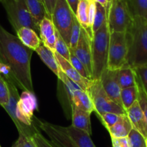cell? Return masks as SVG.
I'll list each match as a JSON object with an SVG mask.
<instances>
[{"label": "cell", "mask_w": 147, "mask_h": 147, "mask_svg": "<svg viewBox=\"0 0 147 147\" xmlns=\"http://www.w3.org/2000/svg\"><path fill=\"white\" fill-rule=\"evenodd\" d=\"M33 51L0 24V61L10 68L19 88L32 93L34 88L30 61Z\"/></svg>", "instance_id": "obj_1"}, {"label": "cell", "mask_w": 147, "mask_h": 147, "mask_svg": "<svg viewBox=\"0 0 147 147\" xmlns=\"http://www.w3.org/2000/svg\"><path fill=\"white\" fill-rule=\"evenodd\" d=\"M128 42L127 66L132 69L147 64V19L134 17L126 32Z\"/></svg>", "instance_id": "obj_2"}, {"label": "cell", "mask_w": 147, "mask_h": 147, "mask_svg": "<svg viewBox=\"0 0 147 147\" xmlns=\"http://www.w3.org/2000/svg\"><path fill=\"white\" fill-rule=\"evenodd\" d=\"M110 32L107 20L93 33L92 39V80H98L107 69Z\"/></svg>", "instance_id": "obj_3"}, {"label": "cell", "mask_w": 147, "mask_h": 147, "mask_svg": "<svg viewBox=\"0 0 147 147\" xmlns=\"http://www.w3.org/2000/svg\"><path fill=\"white\" fill-rule=\"evenodd\" d=\"M1 3L15 32L22 28H30L39 33V28L34 22L25 0H2Z\"/></svg>", "instance_id": "obj_4"}, {"label": "cell", "mask_w": 147, "mask_h": 147, "mask_svg": "<svg viewBox=\"0 0 147 147\" xmlns=\"http://www.w3.org/2000/svg\"><path fill=\"white\" fill-rule=\"evenodd\" d=\"M107 20L110 32H126L134 20L126 0H111L107 9Z\"/></svg>", "instance_id": "obj_5"}, {"label": "cell", "mask_w": 147, "mask_h": 147, "mask_svg": "<svg viewBox=\"0 0 147 147\" xmlns=\"http://www.w3.org/2000/svg\"><path fill=\"white\" fill-rule=\"evenodd\" d=\"M128 42L126 32H110L107 68L119 70L127 66Z\"/></svg>", "instance_id": "obj_6"}, {"label": "cell", "mask_w": 147, "mask_h": 147, "mask_svg": "<svg viewBox=\"0 0 147 147\" xmlns=\"http://www.w3.org/2000/svg\"><path fill=\"white\" fill-rule=\"evenodd\" d=\"M87 92L94 104L97 116L107 113L125 115L126 110L122 106L115 103L103 89L100 80H92Z\"/></svg>", "instance_id": "obj_7"}, {"label": "cell", "mask_w": 147, "mask_h": 147, "mask_svg": "<svg viewBox=\"0 0 147 147\" xmlns=\"http://www.w3.org/2000/svg\"><path fill=\"white\" fill-rule=\"evenodd\" d=\"M74 15L66 0H57L51 15V20L56 31L69 46Z\"/></svg>", "instance_id": "obj_8"}, {"label": "cell", "mask_w": 147, "mask_h": 147, "mask_svg": "<svg viewBox=\"0 0 147 147\" xmlns=\"http://www.w3.org/2000/svg\"><path fill=\"white\" fill-rule=\"evenodd\" d=\"M58 97L67 118H71L72 99L74 92L80 87L71 80L60 69L58 76Z\"/></svg>", "instance_id": "obj_9"}, {"label": "cell", "mask_w": 147, "mask_h": 147, "mask_svg": "<svg viewBox=\"0 0 147 147\" xmlns=\"http://www.w3.org/2000/svg\"><path fill=\"white\" fill-rule=\"evenodd\" d=\"M35 119L38 123V127L49 137L50 141L54 147H78L69 136L61 129L59 125L40 121L35 117Z\"/></svg>", "instance_id": "obj_10"}, {"label": "cell", "mask_w": 147, "mask_h": 147, "mask_svg": "<svg viewBox=\"0 0 147 147\" xmlns=\"http://www.w3.org/2000/svg\"><path fill=\"white\" fill-rule=\"evenodd\" d=\"M100 80L103 89L109 97L115 103L123 107L121 97L122 89L118 82V70H111L107 68L102 72Z\"/></svg>", "instance_id": "obj_11"}, {"label": "cell", "mask_w": 147, "mask_h": 147, "mask_svg": "<svg viewBox=\"0 0 147 147\" xmlns=\"http://www.w3.org/2000/svg\"><path fill=\"white\" fill-rule=\"evenodd\" d=\"M73 51L76 56L82 62L92 77V38L84 28H82L80 40L77 47Z\"/></svg>", "instance_id": "obj_12"}, {"label": "cell", "mask_w": 147, "mask_h": 147, "mask_svg": "<svg viewBox=\"0 0 147 147\" xmlns=\"http://www.w3.org/2000/svg\"><path fill=\"white\" fill-rule=\"evenodd\" d=\"M55 56L59 63V67L61 69L62 71L71 80L77 84L82 90L84 91H87L90 85L92 80H88L82 76L76 70V69L70 63L69 60L64 59L63 56L59 55V53L54 51Z\"/></svg>", "instance_id": "obj_13"}, {"label": "cell", "mask_w": 147, "mask_h": 147, "mask_svg": "<svg viewBox=\"0 0 147 147\" xmlns=\"http://www.w3.org/2000/svg\"><path fill=\"white\" fill-rule=\"evenodd\" d=\"M126 114L132 123L133 128L141 133L146 139L147 121L138 101H136L129 108L127 109Z\"/></svg>", "instance_id": "obj_14"}, {"label": "cell", "mask_w": 147, "mask_h": 147, "mask_svg": "<svg viewBox=\"0 0 147 147\" xmlns=\"http://www.w3.org/2000/svg\"><path fill=\"white\" fill-rule=\"evenodd\" d=\"M39 34L43 45L54 51L56 41V30L51 19L43 18L39 25Z\"/></svg>", "instance_id": "obj_15"}, {"label": "cell", "mask_w": 147, "mask_h": 147, "mask_svg": "<svg viewBox=\"0 0 147 147\" xmlns=\"http://www.w3.org/2000/svg\"><path fill=\"white\" fill-rule=\"evenodd\" d=\"M59 127L78 147H96L91 139L90 135L86 131L75 128L72 125L67 127L59 125Z\"/></svg>", "instance_id": "obj_16"}, {"label": "cell", "mask_w": 147, "mask_h": 147, "mask_svg": "<svg viewBox=\"0 0 147 147\" xmlns=\"http://www.w3.org/2000/svg\"><path fill=\"white\" fill-rule=\"evenodd\" d=\"M90 117H91V113L78 108L74 105H72L71 125L75 128L86 131L91 136L92 127Z\"/></svg>", "instance_id": "obj_17"}, {"label": "cell", "mask_w": 147, "mask_h": 147, "mask_svg": "<svg viewBox=\"0 0 147 147\" xmlns=\"http://www.w3.org/2000/svg\"><path fill=\"white\" fill-rule=\"evenodd\" d=\"M16 33L17 36L19 38L20 41L25 46H27L34 51L42 43L41 39L38 36V33L34 30L30 28H20L17 31Z\"/></svg>", "instance_id": "obj_18"}, {"label": "cell", "mask_w": 147, "mask_h": 147, "mask_svg": "<svg viewBox=\"0 0 147 147\" xmlns=\"http://www.w3.org/2000/svg\"><path fill=\"white\" fill-rule=\"evenodd\" d=\"M39 57L40 58L43 63L53 71L55 75L58 77L59 73V70H60V67H59V63L56 59V56H55L54 51L51 50L49 48L46 47L45 45L43 44V43L40 44L36 50L35 51Z\"/></svg>", "instance_id": "obj_19"}, {"label": "cell", "mask_w": 147, "mask_h": 147, "mask_svg": "<svg viewBox=\"0 0 147 147\" xmlns=\"http://www.w3.org/2000/svg\"><path fill=\"white\" fill-rule=\"evenodd\" d=\"M132 128V123L127 114H125L121 115L118 122L107 131L111 138H123L128 136Z\"/></svg>", "instance_id": "obj_20"}, {"label": "cell", "mask_w": 147, "mask_h": 147, "mask_svg": "<svg viewBox=\"0 0 147 147\" xmlns=\"http://www.w3.org/2000/svg\"><path fill=\"white\" fill-rule=\"evenodd\" d=\"M72 103L75 107L91 113L92 112H95L94 104L89 92L82 90L81 88L77 90L74 93Z\"/></svg>", "instance_id": "obj_21"}, {"label": "cell", "mask_w": 147, "mask_h": 147, "mask_svg": "<svg viewBox=\"0 0 147 147\" xmlns=\"http://www.w3.org/2000/svg\"><path fill=\"white\" fill-rule=\"evenodd\" d=\"M90 0H80L77 6L76 17L82 28H84L92 39L93 38L92 28L89 22V7Z\"/></svg>", "instance_id": "obj_22"}, {"label": "cell", "mask_w": 147, "mask_h": 147, "mask_svg": "<svg viewBox=\"0 0 147 147\" xmlns=\"http://www.w3.org/2000/svg\"><path fill=\"white\" fill-rule=\"evenodd\" d=\"M25 2L34 22L39 28L42 20L48 17L44 5L40 0H25Z\"/></svg>", "instance_id": "obj_23"}, {"label": "cell", "mask_w": 147, "mask_h": 147, "mask_svg": "<svg viewBox=\"0 0 147 147\" xmlns=\"http://www.w3.org/2000/svg\"><path fill=\"white\" fill-rule=\"evenodd\" d=\"M118 82L121 89L136 86V75L134 69L125 66L118 70Z\"/></svg>", "instance_id": "obj_24"}, {"label": "cell", "mask_w": 147, "mask_h": 147, "mask_svg": "<svg viewBox=\"0 0 147 147\" xmlns=\"http://www.w3.org/2000/svg\"><path fill=\"white\" fill-rule=\"evenodd\" d=\"M133 17L147 19V0H126Z\"/></svg>", "instance_id": "obj_25"}, {"label": "cell", "mask_w": 147, "mask_h": 147, "mask_svg": "<svg viewBox=\"0 0 147 147\" xmlns=\"http://www.w3.org/2000/svg\"><path fill=\"white\" fill-rule=\"evenodd\" d=\"M138 88L136 84L134 87L122 89L121 90V101L125 110L129 108L138 100Z\"/></svg>", "instance_id": "obj_26"}, {"label": "cell", "mask_w": 147, "mask_h": 147, "mask_svg": "<svg viewBox=\"0 0 147 147\" xmlns=\"http://www.w3.org/2000/svg\"><path fill=\"white\" fill-rule=\"evenodd\" d=\"M106 20H107V9L100 4L96 2V11L92 25L93 33L100 29V27L104 24Z\"/></svg>", "instance_id": "obj_27"}, {"label": "cell", "mask_w": 147, "mask_h": 147, "mask_svg": "<svg viewBox=\"0 0 147 147\" xmlns=\"http://www.w3.org/2000/svg\"><path fill=\"white\" fill-rule=\"evenodd\" d=\"M82 26L79 22L76 15L74 17L73 25H72L70 37V43H69V49L71 50H74L77 47V43L80 40V35H81Z\"/></svg>", "instance_id": "obj_28"}, {"label": "cell", "mask_w": 147, "mask_h": 147, "mask_svg": "<svg viewBox=\"0 0 147 147\" xmlns=\"http://www.w3.org/2000/svg\"><path fill=\"white\" fill-rule=\"evenodd\" d=\"M136 75V84L137 88H138V100L137 101L138 102L140 107L144 113V115L146 117V119L147 121V94L146 93L144 87H143L142 84L140 81L139 78Z\"/></svg>", "instance_id": "obj_29"}, {"label": "cell", "mask_w": 147, "mask_h": 147, "mask_svg": "<svg viewBox=\"0 0 147 147\" xmlns=\"http://www.w3.org/2000/svg\"><path fill=\"white\" fill-rule=\"evenodd\" d=\"M54 51H56L59 55L63 56L64 59L69 61V59H70V49H69V46L64 41L63 38L61 36L60 34L57 31H56V44H55Z\"/></svg>", "instance_id": "obj_30"}, {"label": "cell", "mask_w": 147, "mask_h": 147, "mask_svg": "<svg viewBox=\"0 0 147 147\" xmlns=\"http://www.w3.org/2000/svg\"><path fill=\"white\" fill-rule=\"evenodd\" d=\"M69 61L71 63L72 66L75 68L76 70H77L82 77H85V78L88 79V80H92L91 75L90 74V73H89V71H87V69H86V67L84 66V65L83 64L82 62L76 56V55L74 53L73 50H71V49H70V59H69Z\"/></svg>", "instance_id": "obj_31"}, {"label": "cell", "mask_w": 147, "mask_h": 147, "mask_svg": "<svg viewBox=\"0 0 147 147\" xmlns=\"http://www.w3.org/2000/svg\"><path fill=\"white\" fill-rule=\"evenodd\" d=\"M131 147H146V138L144 136L133 128L128 136Z\"/></svg>", "instance_id": "obj_32"}, {"label": "cell", "mask_w": 147, "mask_h": 147, "mask_svg": "<svg viewBox=\"0 0 147 147\" xmlns=\"http://www.w3.org/2000/svg\"><path fill=\"white\" fill-rule=\"evenodd\" d=\"M121 116V115H118V114L107 113L102 114V115H99L98 117L101 121L102 123L107 128V130H108L109 128H111L113 125H114L118 122Z\"/></svg>", "instance_id": "obj_33"}, {"label": "cell", "mask_w": 147, "mask_h": 147, "mask_svg": "<svg viewBox=\"0 0 147 147\" xmlns=\"http://www.w3.org/2000/svg\"><path fill=\"white\" fill-rule=\"evenodd\" d=\"M12 147H37V146L32 137L27 136L22 133H19V137Z\"/></svg>", "instance_id": "obj_34"}, {"label": "cell", "mask_w": 147, "mask_h": 147, "mask_svg": "<svg viewBox=\"0 0 147 147\" xmlns=\"http://www.w3.org/2000/svg\"><path fill=\"white\" fill-rule=\"evenodd\" d=\"M0 75L4 78L7 82H12L18 87L16 80L14 77L13 74L11 71L10 68L7 65L5 64L0 61Z\"/></svg>", "instance_id": "obj_35"}, {"label": "cell", "mask_w": 147, "mask_h": 147, "mask_svg": "<svg viewBox=\"0 0 147 147\" xmlns=\"http://www.w3.org/2000/svg\"><path fill=\"white\" fill-rule=\"evenodd\" d=\"M9 89L6 81L0 75V105L3 106L7 103L9 100Z\"/></svg>", "instance_id": "obj_36"}, {"label": "cell", "mask_w": 147, "mask_h": 147, "mask_svg": "<svg viewBox=\"0 0 147 147\" xmlns=\"http://www.w3.org/2000/svg\"><path fill=\"white\" fill-rule=\"evenodd\" d=\"M135 74L139 78L143 87L147 94V64L134 69Z\"/></svg>", "instance_id": "obj_37"}, {"label": "cell", "mask_w": 147, "mask_h": 147, "mask_svg": "<svg viewBox=\"0 0 147 147\" xmlns=\"http://www.w3.org/2000/svg\"><path fill=\"white\" fill-rule=\"evenodd\" d=\"M32 140L36 144L37 147H54L50 140L45 138L39 131H36L32 136Z\"/></svg>", "instance_id": "obj_38"}, {"label": "cell", "mask_w": 147, "mask_h": 147, "mask_svg": "<svg viewBox=\"0 0 147 147\" xmlns=\"http://www.w3.org/2000/svg\"><path fill=\"white\" fill-rule=\"evenodd\" d=\"M113 147H131L128 136L123 138H111Z\"/></svg>", "instance_id": "obj_39"}, {"label": "cell", "mask_w": 147, "mask_h": 147, "mask_svg": "<svg viewBox=\"0 0 147 147\" xmlns=\"http://www.w3.org/2000/svg\"><path fill=\"white\" fill-rule=\"evenodd\" d=\"M56 2H57V0H43V5H44L48 18H49L50 19H51V15L53 14L55 6H56Z\"/></svg>", "instance_id": "obj_40"}, {"label": "cell", "mask_w": 147, "mask_h": 147, "mask_svg": "<svg viewBox=\"0 0 147 147\" xmlns=\"http://www.w3.org/2000/svg\"><path fill=\"white\" fill-rule=\"evenodd\" d=\"M66 1L67 2V3L69 4V7H70L72 12H74V14L76 15L77 6H78V3L79 2H80V0H66Z\"/></svg>", "instance_id": "obj_41"}, {"label": "cell", "mask_w": 147, "mask_h": 147, "mask_svg": "<svg viewBox=\"0 0 147 147\" xmlns=\"http://www.w3.org/2000/svg\"><path fill=\"white\" fill-rule=\"evenodd\" d=\"M94 1H95L96 2H97V3L100 4L101 5H102V6L105 7L107 9V8H108L109 5H110V2H111V0H94Z\"/></svg>", "instance_id": "obj_42"}, {"label": "cell", "mask_w": 147, "mask_h": 147, "mask_svg": "<svg viewBox=\"0 0 147 147\" xmlns=\"http://www.w3.org/2000/svg\"><path fill=\"white\" fill-rule=\"evenodd\" d=\"M40 2H42V3H43V0H40Z\"/></svg>", "instance_id": "obj_43"}, {"label": "cell", "mask_w": 147, "mask_h": 147, "mask_svg": "<svg viewBox=\"0 0 147 147\" xmlns=\"http://www.w3.org/2000/svg\"><path fill=\"white\" fill-rule=\"evenodd\" d=\"M146 147H147V138L146 139Z\"/></svg>", "instance_id": "obj_44"}, {"label": "cell", "mask_w": 147, "mask_h": 147, "mask_svg": "<svg viewBox=\"0 0 147 147\" xmlns=\"http://www.w3.org/2000/svg\"><path fill=\"white\" fill-rule=\"evenodd\" d=\"M2 0H0V2H2Z\"/></svg>", "instance_id": "obj_45"}, {"label": "cell", "mask_w": 147, "mask_h": 147, "mask_svg": "<svg viewBox=\"0 0 147 147\" xmlns=\"http://www.w3.org/2000/svg\"><path fill=\"white\" fill-rule=\"evenodd\" d=\"M0 147H1V146H0Z\"/></svg>", "instance_id": "obj_46"}]
</instances>
